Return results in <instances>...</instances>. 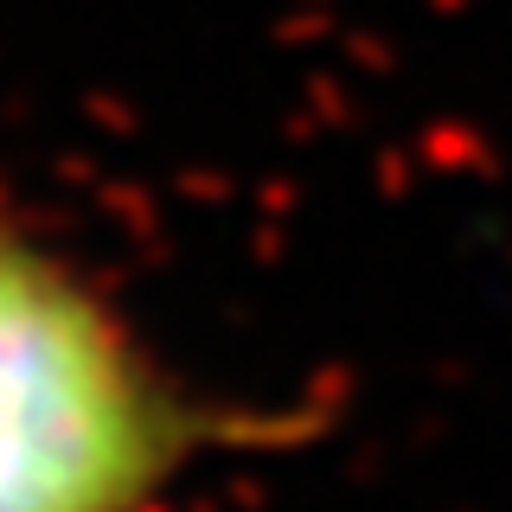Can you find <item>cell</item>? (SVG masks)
<instances>
[{
    "label": "cell",
    "instance_id": "6da1fadb",
    "mask_svg": "<svg viewBox=\"0 0 512 512\" xmlns=\"http://www.w3.org/2000/svg\"><path fill=\"white\" fill-rule=\"evenodd\" d=\"M301 436L199 397L0 192V512H154L212 455Z\"/></svg>",
    "mask_w": 512,
    "mask_h": 512
}]
</instances>
